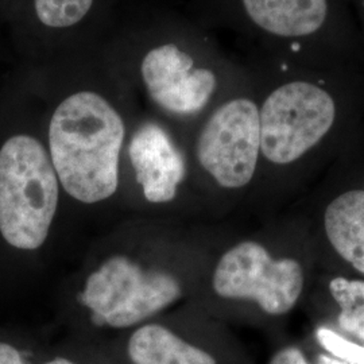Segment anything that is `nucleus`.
<instances>
[{
    "label": "nucleus",
    "instance_id": "ddd939ff",
    "mask_svg": "<svg viewBox=\"0 0 364 364\" xmlns=\"http://www.w3.org/2000/svg\"><path fill=\"white\" fill-rule=\"evenodd\" d=\"M93 0H34L41 23L53 28H66L81 22L90 13Z\"/></svg>",
    "mask_w": 364,
    "mask_h": 364
},
{
    "label": "nucleus",
    "instance_id": "9d476101",
    "mask_svg": "<svg viewBox=\"0 0 364 364\" xmlns=\"http://www.w3.org/2000/svg\"><path fill=\"white\" fill-rule=\"evenodd\" d=\"M326 240L341 259L364 275V188H351L326 205Z\"/></svg>",
    "mask_w": 364,
    "mask_h": 364
},
{
    "label": "nucleus",
    "instance_id": "6e6552de",
    "mask_svg": "<svg viewBox=\"0 0 364 364\" xmlns=\"http://www.w3.org/2000/svg\"><path fill=\"white\" fill-rule=\"evenodd\" d=\"M213 64L197 60L176 43H165L146 54L141 72L149 95L161 108L195 117L220 90L223 73Z\"/></svg>",
    "mask_w": 364,
    "mask_h": 364
},
{
    "label": "nucleus",
    "instance_id": "f8f14e48",
    "mask_svg": "<svg viewBox=\"0 0 364 364\" xmlns=\"http://www.w3.org/2000/svg\"><path fill=\"white\" fill-rule=\"evenodd\" d=\"M329 291L338 306V326L364 346V279L336 277Z\"/></svg>",
    "mask_w": 364,
    "mask_h": 364
},
{
    "label": "nucleus",
    "instance_id": "1a4fd4ad",
    "mask_svg": "<svg viewBox=\"0 0 364 364\" xmlns=\"http://www.w3.org/2000/svg\"><path fill=\"white\" fill-rule=\"evenodd\" d=\"M129 156L147 201L164 204L176 197L186 164L166 131L156 123H144L131 139Z\"/></svg>",
    "mask_w": 364,
    "mask_h": 364
},
{
    "label": "nucleus",
    "instance_id": "6ab92c4d",
    "mask_svg": "<svg viewBox=\"0 0 364 364\" xmlns=\"http://www.w3.org/2000/svg\"><path fill=\"white\" fill-rule=\"evenodd\" d=\"M46 364H75L72 363L70 360H68V359H64V358H57V359H53L50 362H48Z\"/></svg>",
    "mask_w": 364,
    "mask_h": 364
},
{
    "label": "nucleus",
    "instance_id": "dca6fc26",
    "mask_svg": "<svg viewBox=\"0 0 364 364\" xmlns=\"http://www.w3.org/2000/svg\"><path fill=\"white\" fill-rule=\"evenodd\" d=\"M0 364H25L19 351L13 346L0 343Z\"/></svg>",
    "mask_w": 364,
    "mask_h": 364
},
{
    "label": "nucleus",
    "instance_id": "423d86ee",
    "mask_svg": "<svg viewBox=\"0 0 364 364\" xmlns=\"http://www.w3.org/2000/svg\"><path fill=\"white\" fill-rule=\"evenodd\" d=\"M180 296V282L171 274L144 270L126 257H114L88 277L81 301L97 324L127 328L165 309Z\"/></svg>",
    "mask_w": 364,
    "mask_h": 364
},
{
    "label": "nucleus",
    "instance_id": "f3484780",
    "mask_svg": "<svg viewBox=\"0 0 364 364\" xmlns=\"http://www.w3.org/2000/svg\"><path fill=\"white\" fill-rule=\"evenodd\" d=\"M352 6H353V13L364 39V0H352Z\"/></svg>",
    "mask_w": 364,
    "mask_h": 364
},
{
    "label": "nucleus",
    "instance_id": "4468645a",
    "mask_svg": "<svg viewBox=\"0 0 364 364\" xmlns=\"http://www.w3.org/2000/svg\"><path fill=\"white\" fill-rule=\"evenodd\" d=\"M317 338L333 358L348 364H364V346L362 344L343 338L338 332L328 328H320L317 331Z\"/></svg>",
    "mask_w": 364,
    "mask_h": 364
},
{
    "label": "nucleus",
    "instance_id": "7ed1b4c3",
    "mask_svg": "<svg viewBox=\"0 0 364 364\" xmlns=\"http://www.w3.org/2000/svg\"><path fill=\"white\" fill-rule=\"evenodd\" d=\"M267 57L309 65H364L352 0H237Z\"/></svg>",
    "mask_w": 364,
    "mask_h": 364
},
{
    "label": "nucleus",
    "instance_id": "9b49d317",
    "mask_svg": "<svg viewBox=\"0 0 364 364\" xmlns=\"http://www.w3.org/2000/svg\"><path fill=\"white\" fill-rule=\"evenodd\" d=\"M134 364H216L208 352L197 348L162 326H141L129 341Z\"/></svg>",
    "mask_w": 364,
    "mask_h": 364
},
{
    "label": "nucleus",
    "instance_id": "0eeeda50",
    "mask_svg": "<svg viewBox=\"0 0 364 364\" xmlns=\"http://www.w3.org/2000/svg\"><path fill=\"white\" fill-rule=\"evenodd\" d=\"M212 287L221 299L254 301L263 312L282 316L301 299L305 272L296 258H274L258 242L246 240L221 257Z\"/></svg>",
    "mask_w": 364,
    "mask_h": 364
},
{
    "label": "nucleus",
    "instance_id": "a211bd4d",
    "mask_svg": "<svg viewBox=\"0 0 364 364\" xmlns=\"http://www.w3.org/2000/svg\"><path fill=\"white\" fill-rule=\"evenodd\" d=\"M318 363L320 364H348L346 363V362H343V360H340V359H336V358H333V356H326V355H321L320 358H318Z\"/></svg>",
    "mask_w": 364,
    "mask_h": 364
},
{
    "label": "nucleus",
    "instance_id": "f03ea898",
    "mask_svg": "<svg viewBox=\"0 0 364 364\" xmlns=\"http://www.w3.org/2000/svg\"><path fill=\"white\" fill-rule=\"evenodd\" d=\"M124 134L119 112L96 92L73 93L55 108L49 156L68 195L96 204L117 192Z\"/></svg>",
    "mask_w": 364,
    "mask_h": 364
},
{
    "label": "nucleus",
    "instance_id": "20e7f679",
    "mask_svg": "<svg viewBox=\"0 0 364 364\" xmlns=\"http://www.w3.org/2000/svg\"><path fill=\"white\" fill-rule=\"evenodd\" d=\"M60 181L43 144L15 135L0 149V234L19 250H37L50 231Z\"/></svg>",
    "mask_w": 364,
    "mask_h": 364
},
{
    "label": "nucleus",
    "instance_id": "2eb2a0df",
    "mask_svg": "<svg viewBox=\"0 0 364 364\" xmlns=\"http://www.w3.org/2000/svg\"><path fill=\"white\" fill-rule=\"evenodd\" d=\"M269 364H309L305 355L299 348L287 347L277 352Z\"/></svg>",
    "mask_w": 364,
    "mask_h": 364
},
{
    "label": "nucleus",
    "instance_id": "39448f33",
    "mask_svg": "<svg viewBox=\"0 0 364 364\" xmlns=\"http://www.w3.org/2000/svg\"><path fill=\"white\" fill-rule=\"evenodd\" d=\"M236 95L218 105L196 141L201 169L224 189H242L260 164L259 97Z\"/></svg>",
    "mask_w": 364,
    "mask_h": 364
},
{
    "label": "nucleus",
    "instance_id": "f257e3e1",
    "mask_svg": "<svg viewBox=\"0 0 364 364\" xmlns=\"http://www.w3.org/2000/svg\"><path fill=\"white\" fill-rule=\"evenodd\" d=\"M260 77V162L270 168L299 169L359 134L364 65L267 57Z\"/></svg>",
    "mask_w": 364,
    "mask_h": 364
}]
</instances>
